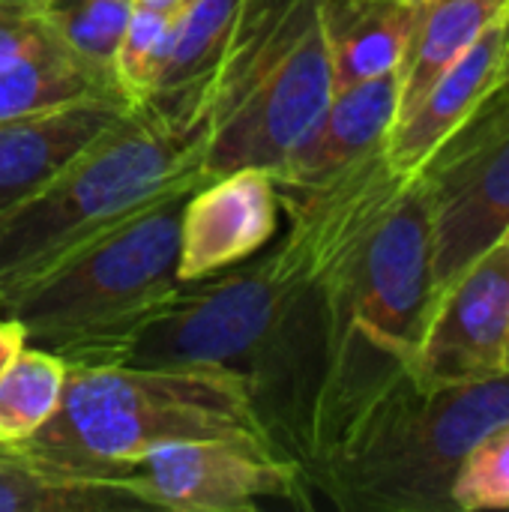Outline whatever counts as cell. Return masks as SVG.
<instances>
[{
	"label": "cell",
	"instance_id": "f1b7e54d",
	"mask_svg": "<svg viewBox=\"0 0 509 512\" xmlns=\"http://www.w3.org/2000/svg\"><path fill=\"white\" fill-rule=\"evenodd\" d=\"M507 372H509V339H507Z\"/></svg>",
	"mask_w": 509,
	"mask_h": 512
},
{
	"label": "cell",
	"instance_id": "e0dca14e",
	"mask_svg": "<svg viewBox=\"0 0 509 512\" xmlns=\"http://www.w3.org/2000/svg\"><path fill=\"white\" fill-rule=\"evenodd\" d=\"M507 12L509 0H420L417 27L399 69V117Z\"/></svg>",
	"mask_w": 509,
	"mask_h": 512
},
{
	"label": "cell",
	"instance_id": "3957f363",
	"mask_svg": "<svg viewBox=\"0 0 509 512\" xmlns=\"http://www.w3.org/2000/svg\"><path fill=\"white\" fill-rule=\"evenodd\" d=\"M207 114H129L36 195L0 213V309L156 201L204 183Z\"/></svg>",
	"mask_w": 509,
	"mask_h": 512
},
{
	"label": "cell",
	"instance_id": "ba28073f",
	"mask_svg": "<svg viewBox=\"0 0 509 512\" xmlns=\"http://www.w3.org/2000/svg\"><path fill=\"white\" fill-rule=\"evenodd\" d=\"M432 201L438 294L509 225V93H492L417 171Z\"/></svg>",
	"mask_w": 509,
	"mask_h": 512
},
{
	"label": "cell",
	"instance_id": "5b68a950",
	"mask_svg": "<svg viewBox=\"0 0 509 512\" xmlns=\"http://www.w3.org/2000/svg\"><path fill=\"white\" fill-rule=\"evenodd\" d=\"M507 417L509 372L477 384L405 375L315 465L312 489L348 512H456L465 453Z\"/></svg>",
	"mask_w": 509,
	"mask_h": 512
},
{
	"label": "cell",
	"instance_id": "d4e9b609",
	"mask_svg": "<svg viewBox=\"0 0 509 512\" xmlns=\"http://www.w3.org/2000/svg\"><path fill=\"white\" fill-rule=\"evenodd\" d=\"M24 345H27L24 327H21L15 318H9V315L0 312V372L15 360V354H18Z\"/></svg>",
	"mask_w": 509,
	"mask_h": 512
},
{
	"label": "cell",
	"instance_id": "83f0119b",
	"mask_svg": "<svg viewBox=\"0 0 509 512\" xmlns=\"http://www.w3.org/2000/svg\"><path fill=\"white\" fill-rule=\"evenodd\" d=\"M501 240H504V243H509V225H507V231L501 234Z\"/></svg>",
	"mask_w": 509,
	"mask_h": 512
},
{
	"label": "cell",
	"instance_id": "52a82bcc",
	"mask_svg": "<svg viewBox=\"0 0 509 512\" xmlns=\"http://www.w3.org/2000/svg\"><path fill=\"white\" fill-rule=\"evenodd\" d=\"M189 192L168 195L108 231L0 312L24 327L27 345L66 363H117L135 333L180 291V213Z\"/></svg>",
	"mask_w": 509,
	"mask_h": 512
},
{
	"label": "cell",
	"instance_id": "603a6c76",
	"mask_svg": "<svg viewBox=\"0 0 509 512\" xmlns=\"http://www.w3.org/2000/svg\"><path fill=\"white\" fill-rule=\"evenodd\" d=\"M456 512L509 510V417L486 429L453 480Z\"/></svg>",
	"mask_w": 509,
	"mask_h": 512
},
{
	"label": "cell",
	"instance_id": "277c9868",
	"mask_svg": "<svg viewBox=\"0 0 509 512\" xmlns=\"http://www.w3.org/2000/svg\"><path fill=\"white\" fill-rule=\"evenodd\" d=\"M66 366L57 411L18 447L57 471L117 483L126 465L165 444H267L246 393L225 375L132 363Z\"/></svg>",
	"mask_w": 509,
	"mask_h": 512
},
{
	"label": "cell",
	"instance_id": "30bf717a",
	"mask_svg": "<svg viewBox=\"0 0 509 512\" xmlns=\"http://www.w3.org/2000/svg\"><path fill=\"white\" fill-rule=\"evenodd\" d=\"M509 243L474 258L435 300L414 375L426 384H477L507 372Z\"/></svg>",
	"mask_w": 509,
	"mask_h": 512
},
{
	"label": "cell",
	"instance_id": "9a60e30c",
	"mask_svg": "<svg viewBox=\"0 0 509 512\" xmlns=\"http://www.w3.org/2000/svg\"><path fill=\"white\" fill-rule=\"evenodd\" d=\"M420 0H321L336 90L402 69Z\"/></svg>",
	"mask_w": 509,
	"mask_h": 512
},
{
	"label": "cell",
	"instance_id": "8fae6325",
	"mask_svg": "<svg viewBox=\"0 0 509 512\" xmlns=\"http://www.w3.org/2000/svg\"><path fill=\"white\" fill-rule=\"evenodd\" d=\"M279 222L282 204L270 171L237 168L204 180L186 195L180 213V282H201L261 255L279 234Z\"/></svg>",
	"mask_w": 509,
	"mask_h": 512
},
{
	"label": "cell",
	"instance_id": "484cf974",
	"mask_svg": "<svg viewBox=\"0 0 509 512\" xmlns=\"http://www.w3.org/2000/svg\"><path fill=\"white\" fill-rule=\"evenodd\" d=\"M509 81V12H507V60H504V75H501V84H507ZM498 84V87H501Z\"/></svg>",
	"mask_w": 509,
	"mask_h": 512
},
{
	"label": "cell",
	"instance_id": "4fadbf2b",
	"mask_svg": "<svg viewBox=\"0 0 509 512\" xmlns=\"http://www.w3.org/2000/svg\"><path fill=\"white\" fill-rule=\"evenodd\" d=\"M507 60V15L495 21L435 84L423 93V99L396 117L384 156L390 168L402 174H417L438 147L462 129L471 114L498 90Z\"/></svg>",
	"mask_w": 509,
	"mask_h": 512
},
{
	"label": "cell",
	"instance_id": "cb8c5ba5",
	"mask_svg": "<svg viewBox=\"0 0 509 512\" xmlns=\"http://www.w3.org/2000/svg\"><path fill=\"white\" fill-rule=\"evenodd\" d=\"M45 0H0V66L54 39L42 15Z\"/></svg>",
	"mask_w": 509,
	"mask_h": 512
},
{
	"label": "cell",
	"instance_id": "7c38bea8",
	"mask_svg": "<svg viewBox=\"0 0 509 512\" xmlns=\"http://www.w3.org/2000/svg\"><path fill=\"white\" fill-rule=\"evenodd\" d=\"M132 111L117 96H84L0 123V213L36 195Z\"/></svg>",
	"mask_w": 509,
	"mask_h": 512
},
{
	"label": "cell",
	"instance_id": "ffe728a7",
	"mask_svg": "<svg viewBox=\"0 0 509 512\" xmlns=\"http://www.w3.org/2000/svg\"><path fill=\"white\" fill-rule=\"evenodd\" d=\"M66 360L24 345L0 372V447H24L57 411L66 387Z\"/></svg>",
	"mask_w": 509,
	"mask_h": 512
},
{
	"label": "cell",
	"instance_id": "f546056e",
	"mask_svg": "<svg viewBox=\"0 0 509 512\" xmlns=\"http://www.w3.org/2000/svg\"><path fill=\"white\" fill-rule=\"evenodd\" d=\"M135 3H141V0H135Z\"/></svg>",
	"mask_w": 509,
	"mask_h": 512
},
{
	"label": "cell",
	"instance_id": "6da1fadb",
	"mask_svg": "<svg viewBox=\"0 0 509 512\" xmlns=\"http://www.w3.org/2000/svg\"><path fill=\"white\" fill-rule=\"evenodd\" d=\"M279 204L288 228L276 249L318 282L330 327L312 483L345 429L414 375L438 300L432 201L420 174L390 168L375 150L327 183L279 189Z\"/></svg>",
	"mask_w": 509,
	"mask_h": 512
},
{
	"label": "cell",
	"instance_id": "9c48e42d",
	"mask_svg": "<svg viewBox=\"0 0 509 512\" xmlns=\"http://www.w3.org/2000/svg\"><path fill=\"white\" fill-rule=\"evenodd\" d=\"M144 507L177 512H243L264 501L312 504L309 477L267 444L180 441L150 450L117 480Z\"/></svg>",
	"mask_w": 509,
	"mask_h": 512
},
{
	"label": "cell",
	"instance_id": "4316f807",
	"mask_svg": "<svg viewBox=\"0 0 509 512\" xmlns=\"http://www.w3.org/2000/svg\"><path fill=\"white\" fill-rule=\"evenodd\" d=\"M495 93H509V81H507V84H501V87H498Z\"/></svg>",
	"mask_w": 509,
	"mask_h": 512
},
{
	"label": "cell",
	"instance_id": "5bb4252c",
	"mask_svg": "<svg viewBox=\"0 0 509 512\" xmlns=\"http://www.w3.org/2000/svg\"><path fill=\"white\" fill-rule=\"evenodd\" d=\"M396 117L399 69L336 90L312 132L282 165L270 171L276 186L303 189L333 180L375 150H384Z\"/></svg>",
	"mask_w": 509,
	"mask_h": 512
},
{
	"label": "cell",
	"instance_id": "7402d4cb",
	"mask_svg": "<svg viewBox=\"0 0 509 512\" xmlns=\"http://www.w3.org/2000/svg\"><path fill=\"white\" fill-rule=\"evenodd\" d=\"M177 6L180 0H141L135 3L132 18L123 30V39L111 63V78L117 96L132 114L150 108L153 81L162 63L165 36Z\"/></svg>",
	"mask_w": 509,
	"mask_h": 512
},
{
	"label": "cell",
	"instance_id": "8992f818",
	"mask_svg": "<svg viewBox=\"0 0 509 512\" xmlns=\"http://www.w3.org/2000/svg\"><path fill=\"white\" fill-rule=\"evenodd\" d=\"M336 93L321 0H246L201 90L204 180L282 165Z\"/></svg>",
	"mask_w": 509,
	"mask_h": 512
},
{
	"label": "cell",
	"instance_id": "ac0fdd59",
	"mask_svg": "<svg viewBox=\"0 0 509 512\" xmlns=\"http://www.w3.org/2000/svg\"><path fill=\"white\" fill-rule=\"evenodd\" d=\"M144 504L120 483L87 480L0 447V512H123Z\"/></svg>",
	"mask_w": 509,
	"mask_h": 512
},
{
	"label": "cell",
	"instance_id": "2e32d148",
	"mask_svg": "<svg viewBox=\"0 0 509 512\" xmlns=\"http://www.w3.org/2000/svg\"><path fill=\"white\" fill-rule=\"evenodd\" d=\"M243 6L246 0H180L165 36L150 108L204 111L201 90L222 57Z\"/></svg>",
	"mask_w": 509,
	"mask_h": 512
},
{
	"label": "cell",
	"instance_id": "7a4b0ae2",
	"mask_svg": "<svg viewBox=\"0 0 509 512\" xmlns=\"http://www.w3.org/2000/svg\"><path fill=\"white\" fill-rule=\"evenodd\" d=\"M117 363L231 378L267 444L309 477L330 375V327L318 282L279 249L183 282Z\"/></svg>",
	"mask_w": 509,
	"mask_h": 512
},
{
	"label": "cell",
	"instance_id": "44dd1931",
	"mask_svg": "<svg viewBox=\"0 0 509 512\" xmlns=\"http://www.w3.org/2000/svg\"><path fill=\"white\" fill-rule=\"evenodd\" d=\"M135 0H45V27L75 60L111 81V63Z\"/></svg>",
	"mask_w": 509,
	"mask_h": 512
},
{
	"label": "cell",
	"instance_id": "d6986e66",
	"mask_svg": "<svg viewBox=\"0 0 509 512\" xmlns=\"http://www.w3.org/2000/svg\"><path fill=\"white\" fill-rule=\"evenodd\" d=\"M84 96H117V90L54 39L0 66V123Z\"/></svg>",
	"mask_w": 509,
	"mask_h": 512
}]
</instances>
